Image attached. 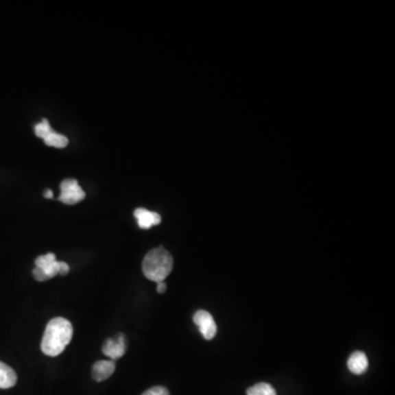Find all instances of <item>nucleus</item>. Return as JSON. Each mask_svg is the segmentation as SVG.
Listing matches in <instances>:
<instances>
[{
    "label": "nucleus",
    "instance_id": "nucleus-1",
    "mask_svg": "<svg viewBox=\"0 0 395 395\" xmlns=\"http://www.w3.org/2000/svg\"><path fill=\"white\" fill-rule=\"evenodd\" d=\"M74 334L73 325L64 318H55L47 324L42 338L41 349L44 355L56 357L65 350Z\"/></svg>",
    "mask_w": 395,
    "mask_h": 395
},
{
    "label": "nucleus",
    "instance_id": "nucleus-2",
    "mask_svg": "<svg viewBox=\"0 0 395 395\" xmlns=\"http://www.w3.org/2000/svg\"><path fill=\"white\" fill-rule=\"evenodd\" d=\"M173 266V256L164 247L159 246L146 254L142 263L143 274L154 283H163L169 276Z\"/></svg>",
    "mask_w": 395,
    "mask_h": 395
},
{
    "label": "nucleus",
    "instance_id": "nucleus-3",
    "mask_svg": "<svg viewBox=\"0 0 395 395\" xmlns=\"http://www.w3.org/2000/svg\"><path fill=\"white\" fill-rule=\"evenodd\" d=\"M36 268L33 269V277L36 281L43 283L52 279L55 276H66L69 272V266L64 261H56L53 252L38 256L36 259Z\"/></svg>",
    "mask_w": 395,
    "mask_h": 395
},
{
    "label": "nucleus",
    "instance_id": "nucleus-4",
    "mask_svg": "<svg viewBox=\"0 0 395 395\" xmlns=\"http://www.w3.org/2000/svg\"><path fill=\"white\" fill-rule=\"evenodd\" d=\"M86 193L76 179H65L60 184V195L58 200L67 206H74L84 200Z\"/></svg>",
    "mask_w": 395,
    "mask_h": 395
},
{
    "label": "nucleus",
    "instance_id": "nucleus-5",
    "mask_svg": "<svg viewBox=\"0 0 395 395\" xmlns=\"http://www.w3.org/2000/svg\"><path fill=\"white\" fill-rule=\"evenodd\" d=\"M193 322L199 327L204 339L211 340L215 337L217 333V323L210 313L203 310L198 311L193 315Z\"/></svg>",
    "mask_w": 395,
    "mask_h": 395
},
{
    "label": "nucleus",
    "instance_id": "nucleus-6",
    "mask_svg": "<svg viewBox=\"0 0 395 395\" xmlns=\"http://www.w3.org/2000/svg\"><path fill=\"white\" fill-rule=\"evenodd\" d=\"M102 352L112 361L122 358L126 352L125 335L119 333L115 337L106 340L102 346Z\"/></svg>",
    "mask_w": 395,
    "mask_h": 395
},
{
    "label": "nucleus",
    "instance_id": "nucleus-7",
    "mask_svg": "<svg viewBox=\"0 0 395 395\" xmlns=\"http://www.w3.org/2000/svg\"><path fill=\"white\" fill-rule=\"evenodd\" d=\"M115 371V363L112 360H99L93 366L91 376L97 382H102L112 376Z\"/></svg>",
    "mask_w": 395,
    "mask_h": 395
},
{
    "label": "nucleus",
    "instance_id": "nucleus-8",
    "mask_svg": "<svg viewBox=\"0 0 395 395\" xmlns=\"http://www.w3.org/2000/svg\"><path fill=\"white\" fill-rule=\"evenodd\" d=\"M135 219H137L139 226L143 230H148L154 225H158L162 222V217L156 212L148 211L146 208H139L134 211Z\"/></svg>",
    "mask_w": 395,
    "mask_h": 395
},
{
    "label": "nucleus",
    "instance_id": "nucleus-9",
    "mask_svg": "<svg viewBox=\"0 0 395 395\" xmlns=\"http://www.w3.org/2000/svg\"><path fill=\"white\" fill-rule=\"evenodd\" d=\"M368 365H369V362H368L367 356L362 351L354 352L349 357L348 362H347L349 370L354 374L365 373L367 371Z\"/></svg>",
    "mask_w": 395,
    "mask_h": 395
},
{
    "label": "nucleus",
    "instance_id": "nucleus-10",
    "mask_svg": "<svg viewBox=\"0 0 395 395\" xmlns=\"http://www.w3.org/2000/svg\"><path fill=\"white\" fill-rule=\"evenodd\" d=\"M16 373L12 368L0 361V389H9L16 385Z\"/></svg>",
    "mask_w": 395,
    "mask_h": 395
},
{
    "label": "nucleus",
    "instance_id": "nucleus-11",
    "mask_svg": "<svg viewBox=\"0 0 395 395\" xmlns=\"http://www.w3.org/2000/svg\"><path fill=\"white\" fill-rule=\"evenodd\" d=\"M45 145L55 148H64L69 145V139L65 135L60 134L54 130L49 132V134L43 139Z\"/></svg>",
    "mask_w": 395,
    "mask_h": 395
},
{
    "label": "nucleus",
    "instance_id": "nucleus-12",
    "mask_svg": "<svg viewBox=\"0 0 395 395\" xmlns=\"http://www.w3.org/2000/svg\"><path fill=\"white\" fill-rule=\"evenodd\" d=\"M247 395H277V392L270 384L261 382L247 390Z\"/></svg>",
    "mask_w": 395,
    "mask_h": 395
},
{
    "label": "nucleus",
    "instance_id": "nucleus-13",
    "mask_svg": "<svg viewBox=\"0 0 395 395\" xmlns=\"http://www.w3.org/2000/svg\"><path fill=\"white\" fill-rule=\"evenodd\" d=\"M52 130V126L49 125V122L47 119H43L42 122L36 124V128H34L36 136L40 137L42 140H43L44 137L47 136Z\"/></svg>",
    "mask_w": 395,
    "mask_h": 395
},
{
    "label": "nucleus",
    "instance_id": "nucleus-14",
    "mask_svg": "<svg viewBox=\"0 0 395 395\" xmlns=\"http://www.w3.org/2000/svg\"><path fill=\"white\" fill-rule=\"evenodd\" d=\"M142 395H170L169 391L164 387H154L148 389Z\"/></svg>",
    "mask_w": 395,
    "mask_h": 395
},
{
    "label": "nucleus",
    "instance_id": "nucleus-15",
    "mask_svg": "<svg viewBox=\"0 0 395 395\" xmlns=\"http://www.w3.org/2000/svg\"><path fill=\"white\" fill-rule=\"evenodd\" d=\"M166 290H167V285H166L164 281L157 283V292H158V294H165Z\"/></svg>",
    "mask_w": 395,
    "mask_h": 395
},
{
    "label": "nucleus",
    "instance_id": "nucleus-16",
    "mask_svg": "<svg viewBox=\"0 0 395 395\" xmlns=\"http://www.w3.org/2000/svg\"><path fill=\"white\" fill-rule=\"evenodd\" d=\"M44 197L47 199H53V191L51 189H47L44 191Z\"/></svg>",
    "mask_w": 395,
    "mask_h": 395
}]
</instances>
